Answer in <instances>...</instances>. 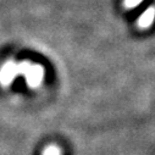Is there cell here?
Instances as JSON below:
<instances>
[{"label": "cell", "mask_w": 155, "mask_h": 155, "mask_svg": "<svg viewBox=\"0 0 155 155\" xmlns=\"http://www.w3.org/2000/svg\"><path fill=\"white\" fill-rule=\"evenodd\" d=\"M44 67L38 65V64H32L31 67L28 68V71L26 72L25 77H26V82L28 84L29 88H37L39 87L43 82L44 78Z\"/></svg>", "instance_id": "7a4b0ae2"}, {"label": "cell", "mask_w": 155, "mask_h": 155, "mask_svg": "<svg viewBox=\"0 0 155 155\" xmlns=\"http://www.w3.org/2000/svg\"><path fill=\"white\" fill-rule=\"evenodd\" d=\"M143 0H125V6L127 9H132V8H136L137 5H139Z\"/></svg>", "instance_id": "5b68a950"}, {"label": "cell", "mask_w": 155, "mask_h": 155, "mask_svg": "<svg viewBox=\"0 0 155 155\" xmlns=\"http://www.w3.org/2000/svg\"><path fill=\"white\" fill-rule=\"evenodd\" d=\"M43 155H60V149L56 145H49L44 150Z\"/></svg>", "instance_id": "277c9868"}, {"label": "cell", "mask_w": 155, "mask_h": 155, "mask_svg": "<svg viewBox=\"0 0 155 155\" xmlns=\"http://www.w3.org/2000/svg\"><path fill=\"white\" fill-rule=\"evenodd\" d=\"M154 18H155V8H154V6H150V8H148V9L144 11V14L138 18V22H137V23H138V26H139L140 28H148L149 26H151Z\"/></svg>", "instance_id": "3957f363"}, {"label": "cell", "mask_w": 155, "mask_h": 155, "mask_svg": "<svg viewBox=\"0 0 155 155\" xmlns=\"http://www.w3.org/2000/svg\"><path fill=\"white\" fill-rule=\"evenodd\" d=\"M18 76L17 70V62L14 60H8L2 67H0V86L2 87H9L15 78Z\"/></svg>", "instance_id": "6da1fadb"}]
</instances>
